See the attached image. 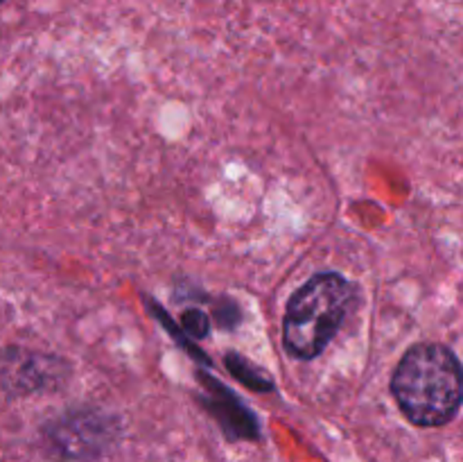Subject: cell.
Instances as JSON below:
<instances>
[{"label": "cell", "instance_id": "1", "mask_svg": "<svg viewBox=\"0 0 463 462\" xmlns=\"http://www.w3.org/2000/svg\"><path fill=\"white\" fill-rule=\"evenodd\" d=\"M392 392L411 424L423 428L448 424L463 403L459 358L446 344H414L393 371Z\"/></svg>", "mask_w": 463, "mask_h": 462}, {"label": "cell", "instance_id": "2", "mask_svg": "<svg viewBox=\"0 0 463 462\" xmlns=\"http://www.w3.org/2000/svg\"><path fill=\"white\" fill-rule=\"evenodd\" d=\"M355 290L337 272L315 274L292 294L283 320V342L292 356L312 361L337 335Z\"/></svg>", "mask_w": 463, "mask_h": 462}, {"label": "cell", "instance_id": "3", "mask_svg": "<svg viewBox=\"0 0 463 462\" xmlns=\"http://www.w3.org/2000/svg\"><path fill=\"white\" fill-rule=\"evenodd\" d=\"M116 435V419L95 410L68 412L45 428V438L54 451L66 457L98 456Z\"/></svg>", "mask_w": 463, "mask_h": 462}, {"label": "cell", "instance_id": "4", "mask_svg": "<svg viewBox=\"0 0 463 462\" xmlns=\"http://www.w3.org/2000/svg\"><path fill=\"white\" fill-rule=\"evenodd\" d=\"M68 365L57 356L12 347L0 356V383L16 394L41 392L66 380Z\"/></svg>", "mask_w": 463, "mask_h": 462}, {"label": "cell", "instance_id": "5", "mask_svg": "<svg viewBox=\"0 0 463 462\" xmlns=\"http://www.w3.org/2000/svg\"><path fill=\"white\" fill-rule=\"evenodd\" d=\"M203 383H206L208 394H211L208 408H211L213 415L220 419V424L224 426L226 433H229L231 438H256L258 424L256 419H253L251 412H249L222 383L206 379V376H203Z\"/></svg>", "mask_w": 463, "mask_h": 462}, {"label": "cell", "instance_id": "6", "mask_svg": "<svg viewBox=\"0 0 463 462\" xmlns=\"http://www.w3.org/2000/svg\"><path fill=\"white\" fill-rule=\"evenodd\" d=\"M224 362L226 367H229L231 374L238 376V379L242 380L244 385H249L251 390H258V392H267V390H271V380L267 379L265 374L253 370V367L249 365L242 356H238V353H226Z\"/></svg>", "mask_w": 463, "mask_h": 462}, {"label": "cell", "instance_id": "7", "mask_svg": "<svg viewBox=\"0 0 463 462\" xmlns=\"http://www.w3.org/2000/svg\"><path fill=\"white\" fill-rule=\"evenodd\" d=\"M181 326H184L185 331H188L193 338H203V335L211 331V324H208V317L203 315L202 311H188L184 313V317H181Z\"/></svg>", "mask_w": 463, "mask_h": 462}, {"label": "cell", "instance_id": "8", "mask_svg": "<svg viewBox=\"0 0 463 462\" xmlns=\"http://www.w3.org/2000/svg\"><path fill=\"white\" fill-rule=\"evenodd\" d=\"M0 3H3V0H0Z\"/></svg>", "mask_w": 463, "mask_h": 462}]
</instances>
